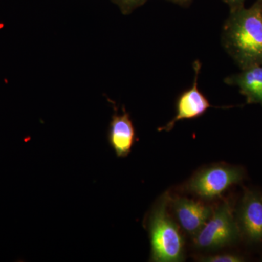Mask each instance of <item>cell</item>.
Here are the masks:
<instances>
[{
    "mask_svg": "<svg viewBox=\"0 0 262 262\" xmlns=\"http://www.w3.org/2000/svg\"><path fill=\"white\" fill-rule=\"evenodd\" d=\"M108 144L118 158H125L130 154L135 144V127L130 115L123 110V113H115L112 117L107 133Z\"/></svg>",
    "mask_w": 262,
    "mask_h": 262,
    "instance_id": "ba28073f",
    "label": "cell"
},
{
    "mask_svg": "<svg viewBox=\"0 0 262 262\" xmlns=\"http://www.w3.org/2000/svg\"><path fill=\"white\" fill-rule=\"evenodd\" d=\"M168 196L164 195L148 218L151 261L178 262L184 258V239L168 212Z\"/></svg>",
    "mask_w": 262,
    "mask_h": 262,
    "instance_id": "7a4b0ae2",
    "label": "cell"
},
{
    "mask_svg": "<svg viewBox=\"0 0 262 262\" xmlns=\"http://www.w3.org/2000/svg\"><path fill=\"white\" fill-rule=\"evenodd\" d=\"M223 45L241 70L262 66V0L230 10L224 26Z\"/></svg>",
    "mask_w": 262,
    "mask_h": 262,
    "instance_id": "6da1fadb",
    "label": "cell"
},
{
    "mask_svg": "<svg viewBox=\"0 0 262 262\" xmlns=\"http://www.w3.org/2000/svg\"><path fill=\"white\" fill-rule=\"evenodd\" d=\"M172 207L182 228L193 236L201 230L213 213L211 207L188 198L173 200Z\"/></svg>",
    "mask_w": 262,
    "mask_h": 262,
    "instance_id": "52a82bcc",
    "label": "cell"
},
{
    "mask_svg": "<svg viewBox=\"0 0 262 262\" xmlns=\"http://www.w3.org/2000/svg\"><path fill=\"white\" fill-rule=\"evenodd\" d=\"M244 169L227 165H215L196 174L188 184V189L204 199L222 195L231 186L242 182Z\"/></svg>",
    "mask_w": 262,
    "mask_h": 262,
    "instance_id": "277c9868",
    "label": "cell"
},
{
    "mask_svg": "<svg viewBox=\"0 0 262 262\" xmlns=\"http://www.w3.org/2000/svg\"><path fill=\"white\" fill-rule=\"evenodd\" d=\"M241 234L232 207L227 202L221 205L201 230L194 235L196 247L215 250L237 242Z\"/></svg>",
    "mask_w": 262,
    "mask_h": 262,
    "instance_id": "3957f363",
    "label": "cell"
},
{
    "mask_svg": "<svg viewBox=\"0 0 262 262\" xmlns=\"http://www.w3.org/2000/svg\"><path fill=\"white\" fill-rule=\"evenodd\" d=\"M223 1L229 5L230 10H233L244 7L246 0H223Z\"/></svg>",
    "mask_w": 262,
    "mask_h": 262,
    "instance_id": "7c38bea8",
    "label": "cell"
},
{
    "mask_svg": "<svg viewBox=\"0 0 262 262\" xmlns=\"http://www.w3.org/2000/svg\"><path fill=\"white\" fill-rule=\"evenodd\" d=\"M195 71L194 84L179 98L177 105V115L165 126L160 130L170 131L173 129L177 122L188 119H194L201 116L211 107L209 101L198 88V76L201 71V64L199 61L194 63Z\"/></svg>",
    "mask_w": 262,
    "mask_h": 262,
    "instance_id": "8992f818",
    "label": "cell"
},
{
    "mask_svg": "<svg viewBox=\"0 0 262 262\" xmlns=\"http://www.w3.org/2000/svg\"><path fill=\"white\" fill-rule=\"evenodd\" d=\"M206 262H242L245 259L243 256L234 253H226V254L215 255V256H208L202 259Z\"/></svg>",
    "mask_w": 262,
    "mask_h": 262,
    "instance_id": "30bf717a",
    "label": "cell"
},
{
    "mask_svg": "<svg viewBox=\"0 0 262 262\" xmlns=\"http://www.w3.org/2000/svg\"><path fill=\"white\" fill-rule=\"evenodd\" d=\"M241 237L250 244L262 243V194L252 190L244 193L235 217Z\"/></svg>",
    "mask_w": 262,
    "mask_h": 262,
    "instance_id": "5b68a950",
    "label": "cell"
},
{
    "mask_svg": "<svg viewBox=\"0 0 262 262\" xmlns=\"http://www.w3.org/2000/svg\"><path fill=\"white\" fill-rule=\"evenodd\" d=\"M168 1L173 2L174 3H177L180 5H187L190 3L192 0H168Z\"/></svg>",
    "mask_w": 262,
    "mask_h": 262,
    "instance_id": "4fadbf2b",
    "label": "cell"
},
{
    "mask_svg": "<svg viewBox=\"0 0 262 262\" xmlns=\"http://www.w3.org/2000/svg\"><path fill=\"white\" fill-rule=\"evenodd\" d=\"M124 14H129L136 8L144 5L147 0H113Z\"/></svg>",
    "mask_w": 262,
    "mask_h": 262,
    "instance_id": "8fae6325",
    "label": "cell"
},
{
    "mask_svg": "<svg viewBox=\"0 0 262 262\" xmlns=\"http://www.w3.org/2000/svg\"><path fill=\"white\" fill-rule=\"evenodd\" d=\"M225 82L237 86L248 103H258L262 106V66H254L227 77Z\"/></svg>",
    "mask_w": 262,
    "mask_h": 262,
    "instance_id": "9c48e42d",
    "label": "cell"
}]
</instances>
